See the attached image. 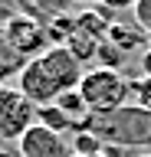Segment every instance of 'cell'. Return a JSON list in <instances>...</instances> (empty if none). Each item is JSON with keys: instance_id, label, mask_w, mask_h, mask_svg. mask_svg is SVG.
<instances>
[{"instance_id": "cell-11", "label": "cell", "mask_w": 151, "mask_h": 157, "mask_svg": "<svg viewBox=\"0 0 151 157\" xmlns=\"http://www.w3.org/2000/svg\"><path fill=\"white\" fill-rule=\"evenodd\" d=\"M66 49H69L72 56H76V62H89V59H95V52H99V39H92L89 33H82V29H76L72 33V39L66 43Z\"/></svg>"}, {"instance_id": "cell-9", "label": "cell", "mask_w": 151, "mask_h": 157, "mask_svg": "<svg viewBox=\"0 0 151 157\" xmlns=\"http://www.w3.org/2000/svg\"><path fill=\"white\" fill-rule=\"evenodd\" d=\"M36 124L50 128V131H56V134H76V131H79L56 105H40V108H36Z\"/></svg>"}, {"instance_id": "cell-3", "label": "cell", "mask_w": 151, "mask_h": 157, "mask_svg": "<svg viewBox=\"0 0 151 157\" xmlns=\"http://www.w3.org/2000/svg\"><path fill=\"white\" fill-rule=\"evenodd\" d=\"M79 95L85 98L92 115H112L128 105V78L112 69H89L79 82Z\"/></svg>"}, {"instance_id": "cell-10", "label": "cell", "mask_w": 151, "mask_h": 157, "mask_svg": "<svg viewBox=\"0 0 151 157\" xmlns=\"http://www.w3.org/2000/svg\"><path fill=\"white\" fill-rule=\"evenodd\" d=\"M76 17H69V13H56V17L46 23V36H50V46H66L72 39V33H76Z\"/></svg>"}, {"instance_id": "cell-13", "label": "cell", "mask_w": 151, "mask_h": 157, "mask_svg": "<svg viewBox=\"0 0 151 157\" xmlns=\"http://www.w3.org/2000/svg\"><path fill=\"white\" fill-rule=\"evenodd\" d=\"M69 147H72V154H102V151H105V144H102L92 131H85V128H79V131L72 134Z\"/></svg>"}, {"instance_id": "cell-14", "label": "cell", "mask_w": 151, "mask_h": 157, "mask_svg": "<svg viewBox=\"0 0 151 157\" xmlns=\"http://www.w3.org/2000/svg\"><path fill=\"white\" fill-rule=\"evenodd\" d=\"M95 59H99V66L102 69H112V72H121V66H125V52H121L118 46H112L109 39L105 43H99V52H95Z\"/></svg>"}, {"instance_id": "cell-18", "label": "cell", "mask_w": 151, "mask_h": 157, "mask_svg": "<svg viewBox=\"0 0 151 157\" xmlns=\"http://www.w3.org/2000/svg\"><path fill=\"white\" fill-rule=\"evenodd\" d=\"M128 157H151V151H141V154H128Z\"/></svg>"}, {"instance_id": "cell-15", "label": "cell", "mask_w": 151, "mask_h": 157, "mask_svg": "<svg viewBox=\"0 0 151 157\" xmlns=\"http://www.w3.org/2000/svg\"><path fill=\"white\" fill-rule=\"evenodd\" d=\"M131 13H135V26H141L151 36V0H135Z\"/></svg>"}, {"instance_id": "cell-16", "label": "cell", "mask_w": 151, "mask_h": 157, "mask_svg": "<svg viewBox=\"0 0 151 157\" xmlns=\"http://www.w3.org/2000/svg\"><path fill=\"white\" fill-rule=\"evenodd\" d=\"M141 75H148V78H151V46L141 52Z\"/></svg>"}, {"instance_id": "cell-7", "label": "cell", "mask_w": 151, "mask_h": 157, "mask_svg": "<svg viewBox=\"0 0 151 157\" xmlns=\"http://www.w3.org/2000/svg\"><path fill=\"white\" fill-rule=\"evenodd\" d=\"M148 33L141 26H128V23H112L109 26V43L112 46H118L121 52H135V49L148 46Z\"/></svg>"}, {"instance_id": "cell-17", "label": "cell", "mask_w": 151, "mask_h": 157, "mask_svg": "<svg viewBox=\"0 0 151 157\" xmlns=\"http://www.w3.org/2000/svg\"><path fill=\"white\" fill-rule=\"evenodd\" d=\"M99 3H109V7H135V0H99Z\"/></svg>"}, {"instance_id": "cell-2", "label": "cell", "mask_w": 151, "mask_h": 157, "mask_svg": "<svg viewBox=\"0 0 151 157\" xmlns=\"http://www.w3.org/2000/svg\"><path fill=\"white\" fill-rule=\"evenodd\" d=\"M85 131L99 137L102 144L112 147H145L151 144V115L135 105H125L112 115H89Z\"/></svg>"}, {"instance_id": "cell-1", "label": "cell", "mask_w": 151, "mask_h": 157, "mask_svg": "<svg viewBox=\"0 0 151 157\" xmlns=\"http://www.w3.org/2000/svg\"><path fill=\"white\" fill-rule=\"evenodd\" d=\"M82 66L76 62L66 46H50L46 52H40L36 59L23 62L17 72V88L30 98L33 105H56V98L79 88L82 82Z\"/></svg>"}, {"instance_id": "cell-6", "label": "cell", "mask_w": 151, "mask_h": 157, "mask_svg": "<svg viewBox=\"0 0 151 157\" xmlns=\"http://www.w3.org/2000/svg\"><path fill=\"white\" fill-rule=\"evenodd\" d=\"M17 154L20 157H72V147L66 141V134H56L43 124H33L17 141Z\"/></svg>"}, {"instance_id": "cell-8", "label": "cell", "mask_w": 151, "mask_h": 157, "mask_svg": "<svg viewBox=\"0 0 151 157\" xmlns=\"http://www.w3.org/2000/svg\"><path fill=\"white\" fill-rule=\"evenodd\" d=\"M56 108H59V111L69 118L76 128H82L85 121H89V115H92V111H89V105H85V98L79 95V88H72V92L59 95V98H56Z\"/></svg>"}, {"instance_id": "cell-19", "label": "cell", "mask_w": 151, "mask_h": 157, "mask_svg": "<svg viewBox=\"0 0 151 157\" xmlns=\"http://www.w3.org/2000/svg\"><path fill=\"white\" fill-rule=\"evenodd\" d=\"M72 157H105V154H72Z\"/></svg>"}, {"instance_id": "cell-12", "label": "cell", "mask_w": 151, "mask_h": 157, "mask_svg": "<svg viewBox=\"0 0 151 157\" xmlns=\"http://www.w3.org/2000/svg\"><path fill=\"white\" fill-rule=\"evenodd\" d=\"M128 105H135V108L151 115V78L148 75L128 78Z\"/></svg>"}, {"instance_id": "cell-4", "label": "cell", "mask_w": 151, "mask_h": 157, "mask_svg": "<svg viewBox=\"0 0 151 157\" xmlns=\"http://www.w3.org/2000/svg\"><path fill=\"white\" fill-rule=\"evenodd\" d=\"M36 124V105L17 85L0 82V141H20Z\"/></svg>"}, {"instance_id": "cell-5", "label": "cell", "mask_w": 151, "mask_h": 157, "mask_svg": "<svg viewBox=\"0 0 151 157\" xmlns=\"http://www.w3.org/2000/svg\"><path fill=\"white\" fill-rule=\"evenodd\" d=\"M3 43H7L10 52L23 56L26 62L50 49L46 26H43L36 17H30V13H17V17H10L7 23H3Z\"/></svg>"}]
</instances>
